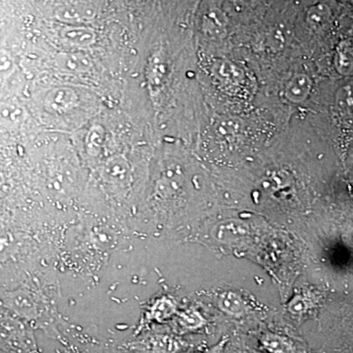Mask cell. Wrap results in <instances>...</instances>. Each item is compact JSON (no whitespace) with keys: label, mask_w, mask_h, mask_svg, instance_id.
<instances>
[{"label":"cell","mask_w":353,"mask_h":353,"mask_svg":"<svg viewBox=\"0 0 353 353\" xmlns=\"http://www.w3.org/2000/svg\"><path fill=\"white\" fill-rule=\"evenodd\" d=\"M175 312V303L171 299L163 297V299H158L150 309V317L157 321H163V320L170 318Z\"/></svg>","instance_id":"cell-4"},{"label":"cell","mask_w":353,"mask_h":353,"mask_svg":"<svg viewBox=\"0 0 353 353\" xmlns=\"http://www.w3.org/2000/svg\"><path fill=\"white\" fill-rule=\"evenodd\" d=\"M220 310L233 317H241L245 312V303L241 296L234 292H223L218 299Z\"/></svg>","instance_id":"cell-2"},{"label":"cell","mask_w":353,"mask_h":353,"mask_svg":"<svg viewBox=\"0 0 353 353\" xmlns=\"http://www.w3.org/2000/svg\"><path fill=\"white\" fill-rule=\"evenodd\" d=\"M309 81L307 78L303 76H297L292 82H290L289 88H288V95L290 99L294 101H303L308 92Z\"/></svg>","instance_id":"cell-6"},{"label":"cell","mask_w":353,"mask_h":353,"mask_svg":"<svg viewBox=\"0 0 353 353\" xmlns=\"http://www.w3.org/2000/svg\"><path fill=\"white\" fill-rule=\"evenodd\" d=\"M228 341L229 339L223 338L222 340L218 341V343H216L213 347L208 348V350H202V352H197L194 353H223L224 352L225 347H226Z\"/></svg>","instance_id":"cell-7"},{"label":"cell","mask_w":353,"mask_h":353,"mask_svg":"<svg viewBox=\"0 0 353 353\" xmlns=\"http://www.w3.org/2000/svg\"><path fill=\"white\" fill-rule=\"evenodd\" d=\"M179 324L183 329L194 331V330L202 328L205 325V320L199 311L189 309L183 311L179 316Z\"/></svg>","instance_id":"cell-5"},{"label":"cell","mask_w":353,"mask_h":353,"mask_svg":"<svg viewBox=\"0 0 353 353\" xmlns=\"http://www.w3.org/2000/svg\"><path fill=\"white\" fill-rule=\"evenodd\" d=\"M134 350L141 353H178L182 343L169 334H153L134 343Z\"/></svg>","instance_id":"cell-1"},{"label":"cell","mask_w":353,"mask_h":353,"mask_svg":"<svg viewBox=\"0 0 353 353\" xmlns=\"http://www.w3.org/2000/svg\"><path fill=\"white\" fill-rule=\"evenodd\" d=\"M260 343L269 353H294V347L292 341L278 334H264L260 338Z\"/></svg>","instance_id":"cell-3"}]
</instances>
